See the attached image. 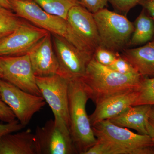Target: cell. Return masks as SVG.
<instances>
[{
	"label": "cell",
	"mask_w": 154,
	"mask_h": 154,
	"mask_svg": "<svg viewBox=\"0 0 154 154\" xmlns=\"http://www.w3.org/2000/svg\"><path fill=\"white\" fill-rule=\"evenodd\" d=\"M3 75L2 70V69L1 68V67H0V80L3 79Z\"/></svg>",
	"instance_id": "31"
},
{
	"label": "cell",
	"mask_w": 154,
	"mask_h": 154,
	"mask_svg": "<svg viewBox=\"0 0 154 154\" xmlns=\"http://www.w3.org/2000/svg\"><path fill=\"white\" fill-rule=\"evenodd\" d=\"M38 154H78L69 127L60 118L48 120L35 131Z\"/></svg>",
	"instance_id": "5"
},
{
	"label": "cell",
	"mask_w": 154,
	"mask_h": 154,
	"mask_svg": "<svg viewBox=\"0 0 154 154\" xmlns=\"http://www.w3.org/2000/svg\"><path fill=\"white\" fill-rule=\"evenodd\" d=\"M97 140L85 154H154V143L148 135L136 134L126 128L103 120L92 126Z\"/></svg>",
	"instance_id": "1"
},
{
	"label": "cell",
	"mask_w": 154,
	"mask_h": 154,
	"mask_svg": "<svg viewBox=\"0 0 154 154\" xmlns=\"http://www.w3.org/2000/svg\"><path fill=\"white\" fill-rule=\"evenodd\" d=\"M42 96L50 107L54 118L60 119L69 127V80L56 74L36 77Z\"/></svg>",
	"instance_id": "10"
},
{
	"label": "cell",
	"mask_w": 154,
	"mask_h": 154,
	"mask_svg": "<svg viewBox=\"0 0 154 154\" xmlns=\"http://www.w3.org/2000/svg\"><path fill=\"white\" fill-rule=\"evenodd\" d=\"M93 15L101 46L118 52L129 43L134 26L125 16L105 8Z\"/></svg>",
	"instance_id": "4"
},
{
	"label": "cell",
	"mask_w": 154,
	"mask_h": 154,
	"mask_svg": "<svg viewBox=\"0 0 154 154\" xmlns=\"http://www.w3.org/2000/svg\"><path fill=\"white\" fill-rule=\"evenodd\" d=\"M137 96L134 106L154 105V77H143L137 89Z\"/></svg>",
	"instance_id": "21"
},
{
	"label": "cell",
	"mask_w": 154,
	"mask_h": 154,
	"mask_svg": "<svg viewBox=\"0 0 154 154\" xmlns=\"http://www.w3.org/2000/svg\"><path fill=\"white\" fill-rule=\"evenodd\" d=\"M142 78L138 73H119L101 64L93 57L81 79L90 99L95 103L108 96L137 90Z\"/></svg>",
	"instance_id": "2"
},
{
	"label": "cell",
	"mask_w": 154,
	"mask_h": 154,
	"mask_svg": "<svg viewBox=\"0 0 154 154\" xmlns=\"http://www.w3.org/2000/svg\"><path fill=\"white\" fill-rule=\"evenodd\" d=\"M108 67L122 74L137 73L132 66L120 54Z\"/></svg>",
	"instance_id": "23"
},
{
	"label": "cell",
	"mask_w": 154,
	"mask_h": 154,
	"mask_svg": "<svg viewBox=\"0 0 154 154\" xmlns=\"http://www.w3.org/2000/svg\"><path fill=\"white\" fill-rule=\"evenodd\" d=\"M129 44L140 45L151 41L154 36V20L143 11L136 19Z\"/></svg>",
	"instance_id": "18"
},
{
	"label": "cell",
	"mask_w": 154,
	"mask_h": 154,
	"mask_svg": "<svg viewBox=\"0 0 154 154\" xmlns=\"http://www.w3.org/2000/svg\"><path fill=\"white\" fill-rule=\"evenodd\" d=\"M11 10L17 16L52 35L66 39L69 31L66 20L48 13L33 0H8Z\"/></svg>",
	"instance_id": "7"
},
{
	"label": "cell",
	"mask_w": 154,
	"mask_h": 154,
	"mask_svg": "<svg viewBox=\"0 0 154 154\" xmlns=\"http://www.w3.org/2000/svg\"><path fill=\"white\" fill-rule=\"evenodd\" d=\"M143 0H108L115 10L126 14Z\"/></svg>",
	"instance_id": "24"
},
{
	"label": "cell",
	"mask_w": 154,
	"mask_h": 154,
	"mask_svg": "<svg viewBox=\"0 0 154 154\" xmlns=\"http://www.w3.org/2000/svg\"><path fill=\"white\" fill-rule=\"evenodd\" d=\"M148 134L152 138H154V105H152L149 113L147 123Z\"/></svg>",
	"instance_id": "28"
},
{
	"label": "cell",
	"mask_w": 154,
	"mask_h": 154,
	"mask_svg": "<svg viewBox=\"0 0 154 154\" xmlns=\"http://www.w3.org/2000/svg\"><path fill=\"white\" fill-rule=\"evenodd\" d=\"M137 90L113 95L95 103L94 113L89 116L91 126L115 117L130 107L134 106L136 100Z\"/></svg>",
	"instance_id": "14"
},
{
	"label": "cell",
	"mask_w": 154,
	"mask_h": 154,
	"mask_svg": "<svg viewBox=\"0 0 154 154\" xmlns=\"http://www.w3.org/2000/svg\"><path fill=\"white\" fill-rule=\"evenodd\" d=\"M154 20V0H143L140 4Z\"/></svg>",
	"instance_id": "29"
},
{
	"label": "cell",
	"mask_w": 154,
	"mask_h": 154,
	"mask_svg": "<svg viewBox=\"0 0 154 154\" xmlns=\"http://www.w3.org/2000/svg\"><path fill=\"white\" fill-rule=\"evenodd\" d=\"M89 99L81 78L69 80V129L78 154H85L97 142L86 111Z\"/></svg>",
	"instance_id": "3"
},
{
	"label": "cell",
	"mask_w": 154,
	"mask_h": 154,
	"mask_svg": "<svg viewBox=\"0 0 154 154\" xmlns=\"http://www.w3.org/2000/svg\"><path fill=\"white\" fill-rule=\"evenodd\" d=\"M0 98L25 127L46 104L42 96L25 92L3 79L0 80Z\"/></svg>",
	"instance_id": "6"
},
{
	"label": "cell",
	"mask_w": 154,
	"mask_h": 154,
	"mask_svg": "<svg viewBox=\"0 0 154 154\" xmlns=\"http://www.w3.org/2000/svg\"><path fill=\"white\" fill-rule=\"evenodd\" d=\"M36 77L57 74L59 65L53 43L52 34L48 33L28 53Z\"/></svg>",
	"instance_id": "13"
},
{
	"label": "cell",
	"mask_w": 154,
	"mask_h": 154,
	"mask_svg": "<svg viewBox=\"0 0 154 154\" xmlns=\"http://www.w3.org/2000/svg\"><path fill=\"white\" fill-rule=\"evenodd\" d=\"M0 7L11 10V5L8 0H0Z\"/></svg>",
	"instance_id": "30"
},
{
	"label": "cell",
	"mask_w": 154,
	"mask_h": 154,
	"mask_svg": "<svg viewBox=\"0 0 154 154\" xmlns=\"http://www.w3.org/2000/svg\"><path fill=\"white\" fill-rule=\"evenodd\" d=\"M48 13L66 20L70 10L81 5L79 0H33Z\"/></svg>",
	"instance_id": "19"
},
{
	"label": "cell",
	"mask_w": 154,
	"mask_h": 154,
	"mask_svg": "<svg viewBox=\"0 0 154 154\" xmlns=\"http://www.w3.org/2000/svg\"><path fill=\"white\" fill-rule=\"evenodd\" d=\"M22 21L12 10L0 7V41L16 30Z\"/></svg>",
	"instance_id": "20"
},
{
	"label": "cell",
	"mask_w": 154,
	"mask_h": 154,
	"mask_svg": "<svg viewBox=\"0 0 154 154\" xmlns=\"http://www.w3.org/2000/svg\"><path fill=\"white\" fill-rule=\"evenodd\" d=\"M141 76L154 77V40L144 46L125 50L121 55Z\"/></svg>",
	"instance_id": "16"
},
{
	"label": "cell",
	"mask_w": 154,
	"mask_h": 154,
	"mask_svg": "<svg viewBox=\"0 0 154 154\" xmlns=\"http://www.w3.org/2000/svg\"><path fill=\"white\" fill-rule=\"evenodd\" d=\"M3 79L22 91L42 96L28 54L17 56L0 57Z\"/></svg>",
	"instance_id": "9"
},
{
	"label": "cell",
	"mask_w": 154,
	"mask_h": 154,
	"mask_svg": "<svg viewBox=\"0 0 154 154\" xmlns=\"http://www.w3.org/2000/svg\"><path fill=\"white\" fill-rule=\"evenodd\" d=\"M48 33L31 23L22 21L16 30L0 41V57L27 54Z\"/></svg>",
	"instance_id": "11"
},
{
	"label": "cell",
	"mask_w": 154,
	"mask_h": 154,
	"mask_svg": "<svg viewBox=\"0 0 154 154\" xmlns=\"http://www.w3.org/2000/svg\"><path fill=\"white\" fill-rule=\"evenodd\" d=\"M119 54L118 52L100 46L95 49L93 57L99 63L108 67L113 63Z\"/></svg>",
	"instance_id": "22"
},
{
	"label": "cell",
	"mask_w": 154,
	"mask_h": 154,
	"mask_svg": "<svg viewBox=\"0 0 154 154\" xmlns=\"http://www.w3.org/2000/svg\"><path fill=\"white\" fill-rule=\"evenodd\" d=\"M80 4L93 14L105 8L108 0H79Z\"/></svg>",
	"instance_id": "25"
},
{
	"label": "cell",
	"mask_w": 154,
	"mask_h": 154,
	"mask_svg": "<svg viewBox=\"0 0 154 154\" xmlns=\"http://www.w3.org/2000/svg\"><path fill=\"white\" fill-rule=\"evenodd\" d=\"M152 140H153V142H154V138H152Z\"/></svg>",
	"instance_id": "32"
},
{
	"label": "cell",
	"mask_w": 154,
	"mask_h": 154,
	"mask_svg": "<svg viewBox=\"0 0 154 154\" xmlns=\"http://www.w3.org/2000/svg\"><path fill=\"white\" fill-rule=\"evenodd\" d=\"M76 36L92 51L101 46L99 33L93 13L81 5L69 12L66 19Z\"/></svg>",
	"instance_id": "12"
},
{
	"label": "cell",
	"mask_w": 154,
	"mask_h": 154,
	"mask_svg": "<svg viewBox=\"0 0 154 154\" xmlns=\"http://www.w3.org/2000/svg\"><path fill=\"white\" fill-rule=\"evenodd\" d=\"M52 36L59 65L57 74L69 80L82 78L93 55L78 49L63 37Z\"/></svg>",
	"instance_id": "8"
},
{
	"label": "cell",
	"mask_w": 154,
	"mask_h": 154,
	"mask_svg": "<svg viewBox=\"0 0 154 154\" xmlns=\"http://www.w3.org/2000/svg\"><path fill=\"white\" fill-rule=\"evenodd\" d=\"M0 137V154H38L35 134L30 129Z\"/></svg>",
	"instance_id": "15"
},
{
	"label": "cell",
	"mask_w": 154,
	"mask_h": 154,
	"mask_svg": "<svg viewBox=\"0 0 154 154\" xmlns=\"http://www.w3.org/2000/svg\"><path fill=\"white\" fill-rule=\"evenodd\" d=\"M152 106H132L119 115L108 120L119 126L134 129L140 134L148 135L147 123Z\"/></svg>",
	"instance_id": "17"
},
{
	"label": "cell",
	"mask_w": 154,
	"mask_h": 154,
	"mask_svg": "<svg viewBox=\"0 0 154 154\" xmlns=\"http://www.w3.org/2000/svg\"><path fill=\"white\" fill-rule=\"evenodd\" d=\"M25 127L18 119L6 124H0V137L8 134L19 131Z\"/></svg>",
	"instance_id": "26"
},
{
	"label": "cell",
	"mask_w": 154,
	"mask_h": 154,
	"mask_svg": "<svg viewBox=\"0 0 154 154\" xmlns=\"http://www.w3.org/2000/svg\"><path fill=\"white\" fill-rule=\"evenodd\" d=\"M16 117L11 108L0 98V120L10 122L16 119Z\"/></svg>",
	"instance_id": "27"
}]
</instances>
